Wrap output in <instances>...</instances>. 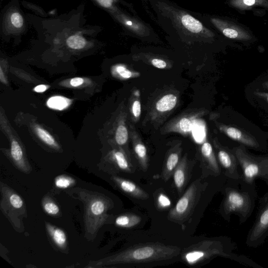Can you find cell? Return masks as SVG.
<instances>
[{
  "label": "cell",
  "mask_w": 268,
  "mask_h": 268,
  "mask_svg": "<svg viewBox=\"0 0 268 268\" xmlns=\"http://www.w3.org/2000/svg\"><path fill=\"white\" fill-rule=\"evenodd\" d=\"M181 254L177 246L160 244L138 245L103 259L89 262L88 268H109L117 265L155 264L170 261Z\"/></svg>",
  "instance_id": "cell-1"
},
{
  "label": "cell",
  "mask_w": 268,
  "mask_h": 268,
  "mask_svg": "<svg viewBox=\"0 0 268 268\" xmlns=\"http://www.w3.org/2000/svg\"><path fill=\"white\" fill-rule=\"evenodd\" d=\"M223 200L219 212L224 219L230 222L232 215L238 217L240 224L245 223L252 215L258 197L256 185L240 179H227L222 187Z\"/></svg>",
  "instance_id": "cell-2"
},
{
  "label": "cell",
  "mask_w": 268,
  "mask_h": 268,
  "mask_svg": "<svg viewBox=\"0 0 268 268\" xmlns=\"http://www.w3.org/2000/svg\"><path fill=\"white\" fill-rule=\"evenodd\" d=\"M236 244L231 238L220 237L202 241L184 249L181 254L182 260L191 266H199L220 257L230 259L240 264L253 267H261L244 256L234 254Z\"/></svg>",
  "instance_id": "cell-3"
},
{
  "label": "cell",
  "mask_w": 268,
  "mask_h": 268,
  "mask_svg": "<svg viewBox=\"0 0 268 268\" xmlns=\"http://www.w3.org/2000/svg\"><path fill=\"white\" fill-rule=\"evenodd\" d=\"M74 191L76 198L83 202L85 207V237L88 241H92L100 228L108 222L110 217L108 211L113 208V202L100 193L80 188Z\"/></svg>",
  "instance_id": "cell-4"
},
{
  "label": "cell",
  "mask_w": 268,
  "mask_h": 268,
  "mask_svg": "<svg viewBox=\"0 0 268 268\" xmlns=\"http://www.w3.org/2000/svg\"><path fill=\"white\" fill-rule=\"evenodd\" d=\"M208 185V183L202 177L193 181L169 212L168 220L180 225L184 229L186 224L191 221L195 208Z\"/></svg>",
  "instance_id": "cell-5"
},
{
  "label": "cell",
  "mask_w": 268,
  "mask_h": 268,
  "mask_svg": "<svg viewBox=\"0 0 268 268\" xmlns=\"http://www.w3.org/2000/svg\"><path fill=\"white\" fill-rule=\"evenodd\" d=\"M232 151L239 165L242 180L256 184V180L260 179L268 185V155L252 154L243 145L233 148Z\"/></svg>",
  "instance_id": "cell-6"
},
{
  "label": "cell",
  "mask_w": 268,
  "mask_h": 268,
  "mask_svg": "<svg viewBox=\"0 0 268 268\" xmlns=\"http://www.w3.org/2000/svg\"><path fill=\"white\" fill-rule=\"evenodd\" d=\"M1 194L0 210L13 227L15 231H24L23 219L27 217L26 204L22 197L10 186L0 182Z\"/></svg>",
  "instance_id": "cell-7"
},
{
  "label": "cell",
  "mask_w": 268,
  "mask_h": 268,
  "mask_svg": "<svg viewBox=\"0 0 268 268\" xmlns=\"http://www.w3.org/2000/svg\"><path fill=\"white\" fill-rule=\"evenodd\" d=\"M258 210L246 241L247 246L254 248L263 245L268 237V192L260 198Z\"/></svg>",
  "instance_id": "cell-8"
},
{
  "label": "cell",
  "mask_w": 268,
  "mask_h": 268,
  "mask_svg": "<svg viewBox=\"0 0 268 268\" xmlns=\"http://www.w3.org/2000/svg\"><path fill=\"white\" fill-rule=\"evenodd\" d=\"M217 159L223 175L229 179L238 180L241 173L237 158L229 148L216 145Z\"/></svg>",
  "instance_id": "cell-9"
},
{
  "label": "cell",
  "mask_w": 268,
  "mask_h": 268,
  "mask_svg": "<svg viewBox=\"0 0 268 268\" xmlns=\"http://www.w3.org/2000/svg\"><path fill=\"white\" fill-rule=\"evenodd\" d=\"M203 157L202 178L217 177L223 175L221 168L216 158L211 145L205 143L201 148Z\"/></svg>",
  "instance_id": "cell-10"
},
{
  "label": "cell",
  "mask_w": 268,
  "mask_h": 268,
  "mask_svg": "<svg viewBox=\"0 0 268 268\" xmlns=\"http://www.w3.org/2000/svg\"><path fill=\"white\" fill-rule=\"evenodd\" d=\"M214 26L226 37L236 40L247 41L252 38L249 33L239 26L218 18H212Z\"/></svg>",
  "instance_id": "cell-11"
},
{
  "label": "cell",
  "mask_w": 268,
  "mask_h": 268,
  "mask_svg": "<svg viewBox=\"0 0 268 268\" xmlns=\"http://www.w3.org/2000/svg\"><path fill=\"white\" fill-rule=\"evenodd\" d=\"M192 168L193 166L188 163L186 158L184 157L175 169L173 177L175 187L179 195L183 193L190 181Z\"/></svg>",
  "instance_id": "cell-12"
},
{
  "label": "cell",
  "mask_w": 268,
  "mask_h": 268,
  "mask_svg": "<svg viewBox=\"0 0 268 268\" xmlns=\"http://www.w3.org/2000/svg\"><path fill=\"white\" fill-rule=\"evenodd\" d=\"M220 128L221 130L232 140L240 143L246 147H250L255 150H258L261 147L260 143L255 137L240 128L224 125L222 126Z\"/></svg>",
  "instance_id": "cell-13"
},
{
  "label": "cell",
  "mask_w": 268,
  "mask_h": 268,
  "mask_svg": "<svg viewBox=\"0 0 268 268\" xmlns=\"http://www.w3.org/2000/svg\"><path fill=\"white\" fill-rule=\"evenodd\" d=\"M112 181L124 193L138 200H147L148 194L142 187L130 180L116 176H112Z\"/></svg>",
  "instance_id": "cell-14"
},
{
  "label": "cell",
  "mask_w": 268,
  "mask_h": 268,
  "mask_svg": "<svg viewBox=\"0 0 268 268\" xmlns=\"http://www.w3.org/2000/svg\"><path fill=\"white\" fill-rule=\"evenodd\" d=\"M47 234L54 245L62 251H65L68 247V240L66 234L60 228L51 223H45Z\"/></svg>",
  "instance_id": "cell-15"
},
{
  "label": "cell",
  "mask_w": 268,
  "mask_h": 268,
  "mask_svg": "<svg viewBox=\"0 0 268 268\" xmlns=\"http://www.w3.org/2000/svg\"><path fill=\"white\" fill-rule=\"evenodd\" d=\"M111 163L114 168V173L132 174L134 167L125 154L121 151H116L113 153Z\"/></svg>",
  "instance_id": "cell-16"
},
{
  "label": "cell",
  "mask_w": 268,
  "mask_h": 268,
  "mask_svg": "<svg viewBox=\"0 0 268 268\" xmlns=\"http://www.w3.org/2000/svg\"><path fill=\"white\" fill-rule=\"evenodd\" d=\"M180 162L179 152H173L168 155L162 171V177L165 182L173 177L175 169Z\"/></svg>",
  "instance_id": "cell-17"
},
{
  "label": "cell",
  "mask_w": 268,
  "mask_h": 268,
  "mask_svg": "<svg viewBox=\"0 0 268 268\" xmlns=\"http://www.w3.org/2000/svg\"><path fill=\"white\" fill-rule=\"evenodd\" d=\"M142 221V218L134 214H124L118 216L115 220V225L122 228H130L135 227Z\"/></svg>",
  "instance_id": "cell-18"
},
{
  "label": "cell",
  "mask_w": 268,
  "mask_h": 268,
  "mask_svg": "<svg viewBox=\"0 0 268 268\" xmlns=\"http://www.w3.org/2000/svg\"><path fill=\"white\" fill-rule=\"evenodd\" d=\"M230 4L233 7L245 10L256 6L268 8V0H231Z\"/></svg>",
  "instance_id": "cell-19"
},
{
  "label": "cell",
  "mask_w": 268,
  "mask_h": 268,
  "mask_svg": "<svg viewBox=\"0 0 268 268\" xmlns=\"http://www.w3.org/2000/svg\"><path fill=\"white\" fill-rule=\"evenodd\" d=\"M181 22L187 30L192 33L198 34L204 30L202 24L189 14H183L181 17Z\"/></svg>",
  "instance_id": "cell-20"
},
{
  "label": "cell",
  "mask_w": 268,
  "mask_h": 268,
  "mask_svg": "<svg viewBox=\"0 0 268 268\" xmlns=\"http://www.w3.org/2000/svg\"><path fill=\"white\" fill-rule=\"evenodd\" d=\"M177 97L174 94H167L163 96L156 104V108L158 111L165 112L171 111L176 106Z\"/></svg>",
  "instance_id": "cell-21"
},
{
  "label": "cell",
  "mask_w": 268,
  "mask_h": 268,
  "mask_svg": "<svg viewBox=\"0 0 268 268\" xmlns=\"http://www.w3.org/2000/svg\"><path fill=\"white\" fill-rule=\"evenodd\" d=\"M42 205L47 214L53 217L60 216L61 214L60 208L50 196H46L43 198Z\"/></svg>",
  "instance_id": "cell-22"
},
{
  "label": "cell",
  "mask_w": 268,
  "mask_h": 268,
  "mask_svg": "<svg viewBox=\"0 0 268 268\" xmlns=\"http://www.w3.org/2000/svg\"><path fill=\"white\" fill-rule=\"evenodd\" d=\"M70 100L66 97L56 96L49 99L47 101V105L50 108L56 109V110H63L70 104Z\"/></svg>",
  "instance_id": "cell-23"
},
{
  "label": "cell",
  "mask_w": 268,
  "mask_h": 268,
  "mask_svg": "<svg viewBox=\"0 0 268 268\" xmlns=\"http://www.w3.org/2000/svg\"><path fill=\"white\" fill-rule=\"evenodd\" d=\"M54 183L56 187L60 189H66L75 185L76 180L72 177L63 175L57 176L55 179Z\"/></svg>",
  "instance_id": "cell-24"
},
{
  "label": "cell",
  "mask_w": 268,
  "mask_h": 268,
  "mask_svg": "<svg viewBox=\"0 0 268 268\" xmlns=\"http://www.w3.org/2000/svg\"><path fill=\"white\" fill-rule=\"evenodd\" d=\"M67 44L69 48L79 50V49H82L86 46L87 41L82 35L77 34L67 39Z\"/></svg>",
  "instance_id": "cell-25"
},
{
  "label": "cell",
  "mask_w": 268,
  "mask_h": 268,
  "mask_svg": "<svg viewBox=\"0 0 268 268\" xmlns=\"http://www.w3.org/2000/svg\"><path fill=\"white\" fill-rule=\"evenodd\" d=\"M35 131L38 137L40 138L45 143L55 148L58 147L53 137L46 130H44L43 128L37 126L35 128Z\"/></svg>",
  "instance_id": "cell-26"
},
{
  "label": "cell",
  "mask_w": 268,
  "mask_h": 268,
  "mask_svg": "<svg viewBox=\"0 0 268 268\" xmlns=\"http://www.w3.org/2000/svg\"><path fill=\"white\" fill-rule=\"evenodd\" d=\"M128 138V134L126 127L124 125L119 126L115 135L117 143L120 145H123L127 142Z\"/></svg>",
  "instance_id": "cell-27"
},
{
  "label": "cell",
  "mask_w": 268,
  "mask_h": 268,
  "mask_svg": "<svg viewBox=\"0 0 268 268\" xmlns=\"http://www.w3.org/2000/svg\"><path fill=\"white\" fill-rule=\"evenodd\" d=\"M10 22L16 28H21L24 24L23 18L18 12H13L10 16Z\"/></svg>",
  "instance_id": "cell-28"
},
{
  "label": "cell",
  "mask_w": 268,
  "mask_h": 268,
  "mask_svg": "<svg viewBox=\"0 0 268 268\" xmlns=\"http://www.w3.org/2000/svg\"><path fill=\"white\" fill-rule=\"evenodd\" d=\"M179 127L182 131L188 132L191 131L193 125L189 119L183 118L179 122Z\"/></svg>",
  "instance_id": "cell-29"
},
{
  "label": "cell",
  "mask_w": 268,
  "mask_h": 268,
  "mask_svg": "<svg viewBox=\"0 0 268 268\" xmlns=\"http://www.w3.org/2000/svg\"><path fill=\"white\" fill-rule=\"evenodd\" d=\"M158 205L161 208H166L170 206L171 202L168 197L164 194H161L158 197Z\"/></svg>",
  "instance_id": "cell-30"
},
{
  "label": "cell",
  "mask_w": 268,
  "mask_h": 268,
  "mask_svg": "<svg viewBox=\"0 0 268 268\" xmlns=\"http://www.w3.org/2000/svg\"><path fill=\"white\" fill-rule=\"evenodd\" d=\"M116 71L119 75L125 79L130 78L132 76V73L123 66L117 67Z\"/></svg>",
  "instance_id": "cell-31"
},
{
  "label": "cell",
  "mask_w": 268,
  "mask_h": 268,
  "mask_svg": "<svg viewBox=\"0 0 268 268\" xmlns=\"http://www.w3.org/2000/svg\"><path fill=\"white\" fill-rule=\"evenodd\" d=\"M133 113L136 117H139L141 114V104L140 101H136L133 105Z\"/></svg>",
  "instance_id": "cell-32"
},
{
  "label": "cell",
  "mask_w": 268,
  "mask_h": 268,
  "mask_svg": "<svg viewBox=\"0 0 268 268\" xmlns=\"http://www.w3.org/2000/svg\"><path fill=\"white\" fill-rule=\"evenodd\" d=\"M152 65L159 69H164L167 67L166 63L161 59H154L152 61Z\"/></svg>",
  "instance_id": "cell-33"
},
{
  "label": "cell",
  "mask_w": 268,
  "mask_h": 268,
  "mask_svg": "<svg viewBox=\"0 0 268 268\" xmlns=\"http://www.w3.org/2000/svg\"><path fill=\"white\" fill-rule=\"evenodd\" d=\"M194 132V137H195L197 140L201 141L204 137L205 133L202 128H196Z\"/></svg>",
  "instance_id": "cell-34"
},
{
  "label": "cell",
  "mask_w": 268,
  "mask_h": 268,
  "mask_svg": "<svg viewBox=\"0 0 268 268\" xmlns=\"http://www.w3.org/2000/svg\"><path fill=\"white\" fill-rule=\"evenodd\" d=\"M99 4L105 8H110L113 5V0H96Z\"/></svg>",
  "instance_id": "cell-35"
},
{
  "label": "cell",
  "mask_w": 268,
  "mask_h": 268,
  "mask_svg": "<svg viewBox=\"0 0 268 268\" xmlns=\"http://www.w3.org/2000/svg\"><path fill=\"white\" fill-rule=\"evenodd\" d=\"M84 83V79L82 78H75L72 79L71 85L74 87H77L82 85Z\"/></svg>",
  "instance_id": "cell-36"
},
{
  "label": "cell",
  "mask_w": 268,
  "mask_h": 268,
  "mask_svg": "<svg viewBox=\"0 0 268 268\" xmlns=\"http://www.w3.org/2000/svg\"><path fill=\"white\" fill-rule=\"evenodd\" d=\"M47 89V87L45 85H39L36 87L34 89V91L37 92H45Z\"/></svg>",
  "instance_id": "cell-37"
},
{
  "label": "cell",
  "mask_w": 268,
  "mask_h": 268,
  "mask_svg": "<svg viewBox=\"0 0 268 268\" xmlns=\"http://www.w3.org/2000/svg\"><path fill=\"white\" fill-rule=\"evenodd\" d=\"M254 94L258 96L261 97L262 98H264L266 99L267 101L268 102V93L266 92H255Z\"/></svg>",
  "instance_id": "cell-38"
},
{
  "label": "cell",
  "mask_w": 268,
  "mask_h": 268,
  "mask_svg": "<svg viewBox=\"0 0 268 268\" xmlns=\"http://www.w3.org/2000/svg\"><path fill=\"white\" fill-rule=\"evenodd\" d=\"M0 80H1V82L3 83V84H7V81L3 74L2 69L1 67L0 68Z\"/></svg>",
  "instance_id": "cell-39"
},
{
  "label": "cell",
  "mask_w": 268,
  "mask_h": 268,
  "mask_svg": "<svg viewBox=\"0 0 268 268\" xmlns=\"http://www.w3.org/2000/svg\"><path fill=\"white\" fill-rule=\"evenodd\" d=\"M125 24L127 26H128L131 27H132L133 26H134V25H135V24L133 22H132L130 20H125Z\"/></svg>",
  "instance_id": "cell-40"
},
{
  "label": "cell",
  "mask_w": 268,
  "mask_h": 268,
  "mask_svg": "<svg viewBox=\"0 0 268 268\" xmlns=\"http://www.w3.org/2000/svg\"><path fill=\"white\" fill-rule=\"evenodd\" d=\"M263 87L265 89H268V81L265 83L263 85Z\"/></svg>",
  "instance_id": "cell-41"
}]
</instances>
